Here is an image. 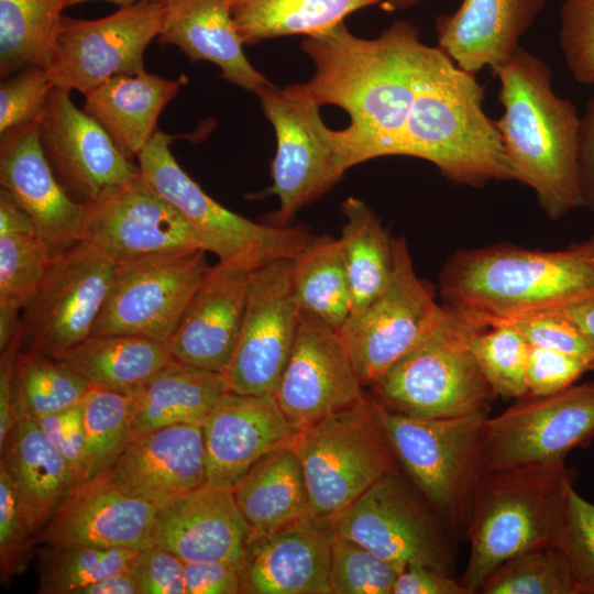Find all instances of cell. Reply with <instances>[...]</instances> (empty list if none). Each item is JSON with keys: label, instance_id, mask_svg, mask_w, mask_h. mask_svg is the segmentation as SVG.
Segmentation results:
<instances>
[{"label": "cell", "instance_id": "9f6ffc18", "mask_svg": "<svg viewBox=\"0 0 594 594\" xmlns=\"http://www.w3.org/2000/svg\"><path fill=\"white\" fill-rule=\"evenodd\" d=\"M393 594H470L451 574L431 566L411 564L397 576Z\"/></svg>", "mask_w": 594, "mask_h": 594}, {"label": "cell", "instance_id": "d6a6232c", "mask_svg": "<svg viewBox=\"0 0 594 594\" xmlns=\"http://www.w3.org/2000/svg\"><path fill=\"white\" fill-rule=\"evenodd\" d=\"M251 536L311 519L300 461L292 447L267 453L232 486Z\"/></svg>", "mask_w": 594, "mask_h": 594}, {"label": "cell", "instance_id": "277c9868", "mask_svg": "<svg viewBox=\"0 0 594 594\" xmlns=\"http://www.w3.org/2000/svg\"><path fill=\"white\" fill-rule=\"evenodd\" d=\"M444 304L480 316L562 309L594 297V233L560 250L496 243L459 249L439 275Z\"/></svg>", "mask_w": 594, "mask_h": 594}, {"label": "cell", "instance_id": "603a6c76", "mask_svg": "<svg viewBox=\"0 0 594 594\" xmlns=\"http://www.w3.org/2000/svg\"><path fill=\"white\" fill-rule=\"evenodd\" d=\"M158 508L99 475L77 485L37 532L35 542L142 550L154 544Z\"/></svg>", "mask_w": 594, "mask_h": 594}, {"label": "cell", "instance_id": "3957f363", "mask_svg": "<svg viewBox=\"0 0 594 594\" xmlns=\"http://www.w3.org/2000/svg\"><path fill=\"white\" fill-rule=\"evenodd\" d=\"M484 87L440 47L425 46L416 94L394 155L432 163L459 185L514 180Z\"/></svg>", "mask_w": 594, "mask_h": 594}, {"label": "cell", "instance_id": "e575fe53", "mask_svg": "<svg viewBox=\"0 0 594 594\" xmlns=\"http://www.w3.org/2000/svg\"><path fill=\"white\" fill-rule=\"evenodd\" d=\"M383 0H228L243 44L286 35L322 33L355 11Z\"/></svg>", "mask_w": 594, "mask_h": 594}, {"label": "cell", "instance_id": "f546056e", "mask_svg": "<svg viewBox=\"0 0 594 594\" xmlns=\"http://www.w3.org/2000/svg\"><path fill=\"white\" fill-rule=\"evenodd\" d=\"M0 465L11 477L36 537L77 484L35 417L16 400L15 422L1 447Z\"/></svg>", "mask_w": 594, "mask_h": 594}, {"label": "cell", "instance_id": "ab89813d", "mask_svg": "<svg viewBox=\"0 0 594 594\" xmlns=\"http://www.w3.org/2000/svg\"><path fill=\"white\" fill-rule=\"evenodd\" d=\"M38 559V593L77 594L133 563L139 550L82 544H45Z\"/></svg>", "mask_w": 594, "mask_h": 594}, {"label": "cell", "instance_id": "e7e4bbea", "mask_svg": "<svg viewBox=\"0 0 594 594\" xmlns=\"http://www.w3.org/2000/svg\"><path fill=\"white\" fill-rule=\"evenodd\" d=\"M88 1H95V0H68V7L88 2ZM103 1H109L120 7H125V6H131V4H135L140 2H166L167 0H103Z\"/></svg>", "mask_w": 594, "mask_h": 594}, {"label": "cell", "instance_id": "7bdbcfd3", "mask_svg": "<svg viewBox=\"0 0 594 594\" xmlns=\"http://www.w3.org/2000/svg\"><path fill=\"white\" fill-rule=\"evenodd\" d=\"M483 323L471 338V349L486 382L495 396L525 397L529 344L507 324Z\"/></svg>", "mask_w": 594, "mask_h": 594}, {"label": "cell", "instance_id": "680465c9", "mask_svg": "<svg viewBox=\"0 0 594 594\" xmlns=\"http://www.w3.org/2000/svg\"><path fill=\"white\" fill-rule=\"evenodd\" d=\"M579 178L583 208L594 212V95L586 101L580 122Z\"/></svg>", "mask_w": 594, "mask_h": 594}, {"label": "cell", "instance_id": "30bf717a", "mask_svg": "<svg viewBox=\"0 0 594 594\" xmlns=\"http://www.w3.org/2000/svg\"><path fill=\"white\" fill-rule=\"evenodd\" d=\"M116 267V261L86 241L52 258L22 310L23 351L58 360L90 337Z\"/></svg>", "mask_w": 594, "mask_h": 594}, {"label": "cell", "instance_id": "83f0119b", "mask_svg": "<svg viewBox=\"0 0 594 594\" xmlns=\"http://www.w3.org/2000/svg\"><path fill=\"white\" fill-rule=\"evenodd\" d=\"M544 6L546 0H462L437 18L438 47L469 73L492 69L512 58Z\"/></svg>", "mask_w": 594, "mask_h": 594}, {"label": "cell", "instance_id": "be15d7a7", "mask_svg": "<svg viewBox=\"0 0 594 594\" xmlns=\"http://www.w3.org/2000/svg\"><path fill=\"white\" fill-rule=\"evenodd\" d=\"M419 1L420 0H383L381 7L386 11H396L409 9L417 4Z\"/></svg>", "mask_w": 594, "mask_h": 594}, {"label": "cell", "instance_id": "7402d4cb", "mask_svg": "<svg viewBox=\"0 0 594 594\" xmlns=\"http://www.w3.org/2000/svg\"><path fill=\"white\" fill-rule=\"evenodd\" d=\"M206 483L233 486L261 458L293 447L299 432L274 394L228 392L201 422Z\"/></svg>", "mask_w": 594, "mask_h": 594}, {"label": "cell", "instance_id": "b9f144b4", "mask_svg": "<svg viewBox=\"0 0 594 594\" xmlns=\"http://www.w3.org/2000/svg\"><path fill=\"white\" fill-rule=\"evenodd\" d=\"M80 408L90 480L107 471L131 440V395L91 385Z\"/></svg>", "mask_w": 594, "mask_h": 594}, {"label": "cell", "instance_id": "cb8c5ba5", "mask_svg": "<svg viewBox=\"0 0 594 594\" xmlns=\"http://www.w3.org/2000/svg\"><path fill=\"white\" fill-rule=\"evenodd\" d=\"M107 479L158 510L206 484L201 424H180L132 438Z\"/></svg>", "mask_w": 594, "mask_h": 594}, {"label": "cell", "instance_id": "8d00e7d4", "mask_svg": "<svg viewBox=\"0 0 594 594\" xmlns=\"http://www.w3.org/2000/svg\"><path fill=\"white\" fill-rule=\"evenodd\" d=\"M293 287L301 310L339 331L351 314V290L339 239L309 241L294 257Z\"/></svg>", "mask_w": 594, "mask_h": 594}, {"label": "cell", "instance_id": "7a4b0ae2", "mask_svg": "<svg viewBox=\"0 0 594 594\" xmlns=\"http://www.w3.org/2000/svg\"><path fill=\"white\" fill-rule=\"evenodd\" d=\"M503 114L495 120L514 180L528 186L548 218L583 208L579 178L581 118L552 87L551 67L519 47L491 69Z\"/></svg>", "mask_w": 594, "mask_h": 594}, {"label": "cell", "instance_id": "681fc988", "mask_svg": "<svg viewBox=\"0 0 594 594\" xmlns=\"http://www.w3.org/2000/svg\"><path fill=\"white\" fill-rule=\"evenodd\" d=\"M559 45L573 79L594 85V0L562 2Z\"/></svg>", "mask_w": 594, "mask_h": 594}, {"label": "cell", "instance_id": "e0dca14e", "mask_svg": "<svg viewBox=\"0 0 594 594\" xmlns=\"http://www.w3.org/2000/svg\"><path fill=\"white\" fill-rule=\"evenodd\" d=\"M294 257L250 274L242 328L224 373L230 392L274 394L296 338L301 309L293 287Z\"/></svg>", "mask_w": 594, "mask_h": 594}, {"label": "cell", "instance_id": "8fae6325", "mask_svg": "<svg viewBox=\"0 0 594 594\" xmlns=\"http://www.w3.org/2000/svg\"><path fill=\"white\" fill-rule=\"evenodd\" d=\"M257 97L276 135L273 184L258 196L278 198L279 206L271 223L287 226L301 208L323 196L345 172L339 162L334 131L324 124L320 106L311 98L292 85L278 89L273 84Z\"/></svg>", "mask_w": 594, "mask_h": 594}, {"label": "cell", "instance_id": "4fadbf2b", "mask_svg": "<svg viewBox=\"0 0 594 594\" xmlns=\"http://www.w3.org/2000/svg\"><path fill=\"white\" fill-rule=\"evenodd\" d=\"M202 249L117 263L91 336L136 334L169 340L210 265Z\"/></svg>", "mask_w": 594, "mask_h": 594}, {"label": "cell", "instance_id": "6f0895ef", "mask_svg": "<svg viewBox=\"0 0 594 594\" xmlns=\"http://www.w3.org/2000/svg\"><path fill=\"white\" fill-rule=\"evenodd\" d=\"M19 328L10 344L1 351L0 359V448L4 444L15 422V362L21 348Z\"/></svg>", "mask_w": 594, "mask_h": 594}, {"label": "cell", "instance_id": "bcb514c9", "mask_svg": "<svg viewBox=\"0 0 594 594\" xmlns=\"http://www.w3.org/2000/svg\"><path fill=\"white\" fill-rule=\"evenodd\" d=\"M556 548L566 561L578 594H594V503L569 491Z\"/></svg>", "mask_w": 594, "mask_h": 594}, {"label": "cell", "instance_id": "c3c4849f", "mask_svg": "<svg viewBox=\"0 0 594 594\" xmlns=\"http://www.w3.org/2000/svg\"><path fill=\"white\" fill-rule=\"evenodd\" d=\"M55 88L46 68L28 66L1 80L0 135L36 121Z\"/></svg>", "mask_w": 594, "mask_h": 594}, {"label": "cell", "instance_id": "11a10c76", "mask_svg": "<svg viewBox=\"0 0 594 594\" xmlns=\"http://www.w3.org/2000/svg\"><path fill=\"white\" fill-rule=\"evenodd\" d=\"M186 594H238L241 592V561L185 562Z\"/></svg>", "mask_w": 594, "mask_h": 594}, {"label": "cell", "instance_id": "6125c7cd", "mask_svg": "<svg viewBox=\"0 0 594 594\" xmlns=\"http://www.w3.org/2000/svg\"><path fill=\"white\" fill-rule=\"evenodd\" d=\"M559 310L574 322L594 352V297Z\"/></svg>", "mask_w": 594, "mask_h": 594}, {"label": "cell", "instance_id": "94428289", "mask_svg": "<svg viewBox=\"0 0 594 594\" xmlns=\"http://www.w3.org/2000/svg\"><path fill=\"white\" fill-rule=\"evenodd\" d=\"M77 594H139L132 564L82 587Z\"/></svg>", "mask_w": 594, "mask_h": 594}, {"label": "cell", "instance_id": "f5cc1de1", "mask_svg": "<svg viewBox=\"0 0 594 594\" xmlns=\"http://www.w3.org/2000/svg\"><path fill=\"white\" fill-rule=\"evenodd\" d=\"M35 419L56 451L69 465L76 484L80 485L88 481L86 435L80 404Z\"/></svg>", "mask_w": 594, "mask_h": 594}, {"label": "cell", "instance_id": "7dc6e473", "mask_svg": "<svg viewBox=\"0 0 594 594\" xmlns=\"http://www.w3.org/2000/svg\"><path fill=\"white\" fill-rule=\"evenodd\" d=\"M482 322H501L514 328L531 346L572 354L594 363V352L579 328L561 310L487 317L474 312Z\"/></svg>", "mask_w": 594, "mask_h": 594}, {"label": "cell", "instance_id": "4316f807", "mask_svg": "<svg viewBox=\"0 0 594 594\" xmlns=\"http://www.w3.org/2000/svg\"><path fill=\"white\" fill-rule=\"evenodd\" d=\"M331 532L304 519L251 536L242 564L245 594H332Z\"/></svg>", "mask_w": 594, "mask_h": 594}, {"label": "cell", "instance_id": "6da1fadb", "mask_svg": "<svg viewBox=\"0 0 594 594\" xmlns=\"http://www.w3.org/2000/svg\"><path fill=\"white\" fill-rule=\"evenodd\" d=\"M416 25L397 20L375 38L352 34L344 22L301 42L312 77L292 85L320 107L345 110L350 124L334 131L340 165L395 154L416 94L422 53Z\"/></svg>", "mask_w": 594, "mask_h": 594}, {"label": "cell", "instance_id": "f35d334b", "mask_svg": "<svg viewBox=\"0 0 594 594\" xmlns=\"http://www.w3.org/2000/svg\"><path fill=\"white\" fill-rule=\"evenodd\" d=\"M35 233L0 234V351L20 328V311L41 286L51 263Z\"/></svg>", "mask_w": 594, "mask_h": 594}, {"label": "cell", "instance_id": "ba28073f", "mask_svg": "<svg viewBox=\"0 0 594 594\" xmlns=\"http://www.w3.org/2000/svg\"><path fill=\"white\" fill-rule=\"evenodd\" d=\"M292 448L302 468L311 520L330 532L373 484L398 472L370 395L299 430Z\"/></svg>", "mask_w": 594, "mask_h": 594}, {"label": "cell", "instance_id": "ffe728a7", "mask_svg": "<svg viewBox=\"0 0 594 594\" xmlns=\"http://www.w3.org/2000/svg\"><path fill=\"white\" fill-rule=\"evenodd\" d=\"M40 118L0 138V184L30 216L52 258L82 240L90 205L74 200L43 151Z\"/></svg>", "mask_w": 594, "mask_h": 594}, {"label": "cell", "instance_id": "44dd1931", "mask_svg": "<svg viewBox=\"0 0 594 594\" xmlns=\"http://www.w3.org/2000/svg\"><path fill=\"white\" fill-rule=\"evenodd\" d=\"M81 241L117 263L168 252L205 250L187 220L142 176L90 205Z\"/></svg>", "mask_w": 594, "mask_h": 594}, {"label": "cell", "instance_id": "7c38bea8", "mask_svg": "<svg viewBox=\"0 0 594 594\" xmlns=\"http://www.w3.org/2000/svg\"><path fill=\"white\" fill-rule=\"evenodd\" d=\"M332 532L359 542L402 571L421 564L451 574L455 563L448 527L399 472L373 484L338 518Z\"/></svg>", "mask_w": 594, "mask_h": 594}, {"label": "cell", "instance_id": "836d02e7", "mask_svg": "<svg viewBox=\"0 0 594 594\" xmlns=\"http://www.w3.org/2000/svg\"><path fill=\"white\" fill-rule=\"evenodd\" d=\"M166 342L136 334L90 336L58 361L91 385L130 392L168 364Z\"/></svg>", "mask_w": 594, "mask_h": 594}, {"label": "cell", "instance_id": "816d5d0a", "mask_svg": "<svg viewBox=\"0 0 594 594\" xmlns=\"http://www.w3.org/2000/svg\"><path fill=\"white\" fill-rule=\"evenodd\" d=\"M593 369L594 363L582 358L529 345L526 396L541 397L563 391Z\"/></svg>", "mask_w": 594, "mask_h": 594}, {"label": "cell", "instance_id": "2e32d148", "mask_svg": "<svg viewBox=\"0 0 594 594\" xmlns=\"http://www.w3.org/2000/svg\"><path fill=\"white\" fill-rule=\"evenodd\" d=\"M165 2L120 7L100 19L63 15L47 72L55 87L86 95L111 77L144 70V52L161 33Z\"/></svg>", "mask_w": 594, "mask_h": 594}, {"label": "cell", "instance_id": "d4e9b609", "mask_svg": "<svg viewBox=\"0 0 594 594\" xmlns=\"http://www.w3.org/2000/svg\"><path fill=\"white\" fill-rule=\"evenodd\" d=\"M252 271L212 265L167 341L174 359L224 374L238 345Z\"/></svg>", "mask_w": 594, "mask_h": 594}, {"label": "cell", "instance_id": "ac0fdd59", "mask_svg": "<svg viewBox=\"0 0 594 594\" xmlns=\"http://www.w3.org/2000/svg\"><path fill=\"white\" fill-rule=\"evenodd\" d=\"M40 141L58 182L76 201L97 204L141 177L106 130L70 91L55 87L38 120Z\"/></svg>", "mask_w": 594, "mask_h": 594}, {"label": "cell", "instance_id": "f6af8a7d", "mask_svg": "<svg viewBox=\"0 0 594 594\" xmlns=\"http://www.w3.org/2000/svg\"><path fill=\"white\" fill-rule=\"evenodd\" d=\"M400 572L359 542L331 532L329 584L332 594H393Z\"/></svg>", "mask_w": 594, "mask_h": 594}, {"label": "cell", "instance_id": "4dcf8cb0", "mask_svg": "<svg viewBox=\"0 0 594 594\" xmlns=\"http://www.w3.org/2000/svg\"><path fill=\"white\" fill-rule=\"evenodd\" d=\"M186 82L184 76L166 79L145 69L118 75L84 95L82 109L132 161L158 130L161 112Z\"/></svg>", "mask_w": 594, "mask_h": 594}, {"label": "cell", "instance_id": "74e56055", "mask_svg": "<svg viewBox=\"0 0 594 594\" xmlns=\"http://www.w3.org/2000/svg\"><path fill=\"white\" fill-rule=\"evenodd\" d=\"M68 0H0V77L47 68Z\"/></svg>", "mask_w": 594, "mask_h": 594}, {"label": "cell", "instance_id": "52a82bcc", "mask_svg": "<svg viewBox=\"0 0 594 594\" xmlns=\"http://www.w3.org/2000/svg\"><path fill=\"white\" fill-rule=\"evenodd\" d=\"M374 404L397 463L451 535L466 538L483 476V439L488 410L453 418L420 419Z\"/></svg>", "mask_w": 594, "mask_h": 594}, {"label": "cell", "instance_id": "f1b7e54d", "mask_svg": "<svg viewBox=\"0 0 594 594\" xmlns=\"http://www.w3.org/2000/svg\"><path fill=\"white\" fill-rule=\"evenodd\" d=\"M157 42L213 63L226 80L255 95L272 85L248 61L228 0H167Z\"/></svg>", "mask_w": 594, "mask_h": 594}, {"label": "cell", "instance_id": "484cf974", "mask_svg": "<svg viewBox=\"0 0 594 594\" xmlns=\"http://www.w3.org/2000/svg\"><path fill=\"white\" fill-rule=\"evenodd\" d=\"M250 528L232 486L205 484L158 510L154 544L184 562L242 561Z\"/></svg>", "mask_w": 594, "mask_h": 594}, {"label": "cell", "instance_id": "91938a15", "mask_svg": "<svg viewBox=\"0 0 594 594\" xmlns=\"http://www.w3.org/2000/svg\"><path fill=\"white\" fill-rule=\"evenodd\" d=\"M35 233L34 224L26 211L3 188L0 189V234Z\"/></svg>", "mask_w": 594, "mask_h": 594}, {"label": "cell", "instance_id": "5b68a950", "mask_svg": "<svg viewBox=\"0 0 594 594\" xmlns=\"http://www.w3.org/2000/svg\"><path fill=\"white\" fill-rule=\"evenodd\" d=\"M574 477L565 458L483 474L466 532L470 556L459 579L470 594L508 559L556 547Z\"/></svg>", "mask_w": 594, "mask_h": 594}, {"label": "cell", "instance_id": "9a60e30c", "mask_svg": "<svg viewBox=\"0 0 594 594\" xmlns=\"http://www.w3.org/2000/svg\"><path fill=\"white\" fill-rule=\"evenodd\" d=\"M441 305L415 272L404 237L393 238V272L386 288L338 331L363 387L406 354L431 327Z\"/></svg>", "mask_w": 594, "mask_h": 594}, {"label": "cell", "instance_id": "8992f818", "mask_svg": "<svg viewBox=\"0 0 594 594\" xmlns=\"http://www.w3.org/2000/svg\"><path fill=\"white\" fill-rule=\"evenodd\" d=\"M485 326L472 312L441 305L420 340L370 388L383 408L420 419H443L490 410L495 396L471 349Z\"/></svg>", "mask_w": 594, "mask_h": 594}, {"label": "cell", "instance_id": "60d3db41", "mask_svg": "<svg viewBox=\"0 0 594 594\" xmlns=\"http://www.w3.org/2000/svg\"><path fill=\"white\" fill-rule=\"evenodd\" d=\"M91 384L63 362L19 351L15 362V400L35 418L79 405Z\"/></svg>", "mask_w": 594, "mask_h": 594}, {"label": "cell", "instance_id": "db71d44e", "mask_svg": "<svg viewBox=\"0 0 594 594\" xmlns=\"http://www.w3.org/2000/svg\"><path fill=\"white\" fill-rule=\"evenodd\" d=\"M185 562L157 544L139 550L132 572L139 594H186Z\"/></svg>", "mask_w": 594, "mask_h": 594}, {"label": "cell", "instance_id": "ee69618b", "mask_svg": "<svg viewBox=\"0 0 594 594\" xmlns=\"http://www.w3.org/2000/svg\"><path fill=\"white\" fill-rule=\"evenodd\" d=\"M481 594H578L565 559L556 547L513 557L482 583Z\"/></svg>", "mask_w": 594, "mask_h": 594}, {"label": "cell", "instance_id": "d6986e66", "mask_svg": "<svg viewBox=\"0 0 594 594\" xmlns=\"http://www.w3.org/2000/svg\"><path fill=\"white\" fill-rule=\"evenodd\" d=\"M339 332L301 310L294 345L274 396L301 430L365 396Z\"/></svg>", "mask_w": 594, "mask_h": 594}, {"label": "cell", "instance_id": "1f68e13d", "mask_svg": "<svg viewBox=\"0 0 594 594\" xmlns=\"http://www.w3.org/2000/svg\"><path fill=\"white\" fill-rule=\"evenodd\" d=\"M230 392L224 374L173 359L130 391L131 439L180 424H201Z\"/></svg>", "mask_w": 594, "mask_h": 594}, {"label": "cell", "instance_id": "9c48e42d", "mask_svg": "<svg viewBox=\"0 0 594 594\" xmlns=\"http://www.w3.org/2000/svg\"><path fill=\"white\" fill-rule=\"evenodd\" d=\"M173 139L160 130L154 133L136 157L141 176L187 220L207 252L253 271L302 251L309 242L304 227L257 223L207 195L175 160Z\"/></svg>", "mask_w": 594, "mask_h": 594}, {"label": "cell", "instance_id": "d590c367", "mask_svg": "<svg viewBox=\"0 0 594 594\" xmlns=\"http://www.w3.org/2000/svg\"><path fill=\"white\" fill-rule=\"evenodd\" d=\"M341 212L345 221L339 243L351 290L350 317H353L389 283L393 272V238L380 217L361 199L346 198L341 205Z\"/></svg>", "mask_w": 594, "mask_h": 594}, {"label": "cell", "instance_id": "f907efd6", "mask_svg": "<svg viewBox=\"0 0 594 594\" xmlns=\"http://www.w3.org/2000/svg\"><path fill=\"white\" fill-rule=\"evenodd\" d=\"M35 542L15 486L0 465V574L2 583L24 571Z\"/></svg>", "mask_w": 594, "mask_h": 594}, {"label": "cell", "instance_id": "5bb4252c", "mask_svg": "<svg viewBox=\"0 0 594 594\" xmlns=\"http://www.w3.org/2000/svg\"><path fill=\"white\" fill-rule=\"evenodd\" d=\"M594 440V382L519 398L484 428L482 470L491 474L565 458Z\"/></svg>", "mask_w": 594, "mask_h": 594}]
</instances>
